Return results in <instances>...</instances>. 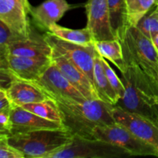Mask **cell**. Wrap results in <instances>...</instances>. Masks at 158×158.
I'll use <instances>...</instances> for the list:
<instances>
[{
    "instance_id": "4316f807",
    "label": "cell",
    "mask_w": 158,
    "mask_h": 158,
    "mask_svg": "<svg viewBox=\"0 0 158 158\" xmlns=\"http://www.w3.org/2000/svg\"><path fill=\"white\" fill-rule=\"evenodd\" d=\"M11 111H0V134L9 135L12 130V122H11Z\"/></svg>"
},
{
    "instance_id": "4dcf8cb0",
    "label": "cell",
    "mask_w": 158,
    "mask_h": 158,
    "mask_svg": "<svg viewBox=\"0 0 158 158\" xmlns=\"http://www.w3.org/2000/svg\"><path fill=\"white\" fill-rule=\"evenodd\" d=\"M20 1L23 2L24 3V4L26 5V6H27V7H29V8L31 7L30 4H29V1H28V0H20Z\"/></svg>"
},
{
    "instance_id": "f546056e",
    "label": "cell",
    "mask_w": 158,
    "mask_h": 158,
    "mask_svg": "<svg viewBox=\"0 0 158 158\" xmlns=\"http://www.w3.org/2000/svg\"><path fill=\"white\" fill-rule=\"evenodd\" d=\"M151 40H152L153 43H154V47L156 48V49H157V51L158 52V33L153 35L151 37Z\"/></svg>"
},
{
    "instance_id": "7a4b0ae2",
    "label": "cell",
    "mask_w": 158,
    "mask_h": 158,
    "mask_svg": "<svg viewBox=\"0 0 158 158\" xmlns=\"http://www.w3.org/2000/svg\"><path fill=\"white\" fill-rule=\"evenodd\" d=\"M125 93L115 106L158 124V86L138 66L122 73Z\"/></svg>"
},
{
    "instance_id": "277c9868",
    "label": "cell",
    "mask_w": 158,
    "mask_h": 158,
    "mask_svg": "<svg viewBox=\"0 0 158 158\" xmlns=\"http://www.w3.org/2000/svg\"><path fill=\"white\" fill-rule=\"evenodd\" d=\"M131 154L120 147L98 139L73 135L63 148L48 155L47 158H117Z\"/></svg>"
},
{
    "instance_id": "d4e9b609",
    "label": "cell",
    "mask_w": 158,
    "mask_h": 158,
    "mask_svg": "<svg viewBox=\"0 0 158 158\" xmlns=\"http://www.w3.org/2000/svg\"><path fill=\"white\" fill-rule=\"evenodd\" d=\"M101 60L102 63H103V69H104L105 73H106V77H107L108 80H109L110 83L112 86V87L115 90L116 94H117V97H118L119 100H120V99H121L123 97L125 93V86L123 85V81L117 77L115 71L110 66L109 63L107 62L106 59L101 56Z\"/></svg>"
},
{
    "instance_id": "d6986e66",
    "label": "cell",
    "mask_w": 158,
    "mask_h": 158,
    "mask_svg": "<svg viewBox=\"0 0 158 158\" xmlns=\"http://www.w3.org/2000/svg\"><path fill=\"white\" fill-rule=\"evenodd\" d=\"M110 20L114 35L121 43L130 29L126 0H107Z\"/></svg>"
},
{
    "instance_id": "5b68a950",
    "label": "cell",
    "mask_w": 158,
    "mask_h": 158,
    "mask_svg": "<svg viewBox=\"0 0 158 158\" xmlns=\"http://www.w3.org/2000/svg\"><path fill=\"white\" fill-rule=\"evenodd\" d=\"M94 139L109 142L126 150L131 156L158 157L157 150L133 134L126 127L119 123L97 127L93 133Z\"/></svg>"
},
{
    "instance_id": "9c48e42d",
    "label": "cell",
    "mask_w": 158,
    "mask_h": 158,
    "mask_svg": "<svg viewBox=\"0 0 158 158\" xmlns=\"http://www.w3.org/2000/svg\"><path fill=\"white\" fill-rule=\"evenodd\" d=\"M34 82L52 99L66 98L77 101L87 100L65 77L52 60L48 69Z\"/></svg>"
},
{
    "instance_id": "ac0fdd59",
    "label": "cell",
    "mask_w": 158,
    "mask_h": 158,
    "mask_svg": "<svg viewBox=\"0 0 158 158\" xmlns=\"http://www.w3.org/2000/svg\"><path fill=\"white\" fill-rule=\"evenodd\" d=\"M94 83L100 100L113 106L117 105L119 101V98L105 73L102 63L101 56L98 53V52L96 54L94 60Z\"/></svg>"
},
{
    "instance_id": "8992f818",
    "label": "cell",
    "mask_w": 158,
    "mask_h": 158,
    "mask_svg": "<svg viewBox=\"0 0 158 158\" xmlns=\"http://www.w3.org/2000/svg\"><path fill=\"white\" fill-rule=\"evenodd\" d=\"M120 43L127 67L158 65V52L152 40L136 26L130 27Z\"/></svg>"
},
{
    "instance_id": "603a6c76",
    "label": "cell",
    "mask_w": 158,
    "mask_h": 158,
    "mask_svg": "<svg viewBox=\"0 0 158 158\" xmlns=\"http://www.w3.org/2000/svg\"><path fill=\"white\" fill-rule=\"evenodd\" d=\"M127 11L130 26H137L140 19L150 9L156 6L155 0H126Z\"/></svg>"
},
{
    "instance_id": "5bb4252c",
    "label": "cell",
    "mask_w": 158,
    "mask_h": 158,
    "mask_svg": "<svg viewBox=\"0 0 158 158\" xmlns=\"http://www.w3.org/2000/svg\"><path fill=\"white\" fill-rule=\"evenodd\" d=\"M52 60L66 79L84 96L87 100H97L99 98L94 83L89 77L63 56L52 50Z\"/></svg>"
},
{
    "instance_id": "7c38bea8",
    "label": "cell",
    "mask_w": 158,
    "mask_h": 158,
    "mask_svg": "<svg viewBox=\"0 0 158 158\" xmlns=\"http://www.w3.org/2000/svg\"><path fill=\"white\" fill-rule=\"evenodd\" d=\"M8 51L12 55L32 58L51 60L52 56V49L45 35L37 33L32 28L29 35H20L10 43Z\"/></svg>"
},
{
    "instance_id": "1f68e13d",
    "label": "cell",
    "mask_w": 158,
    "mask_h": 158,
    "mask_svg": "<svg viewBox=\"0 0 158 158\" xmlns=\"http://www.w3.org/2000/svg\"><path fill=\"white\" fill-rule=\"evenodd\" d=\"M155 3H156V6H158V0H155Z\"/></svg>"
},
{
    "instance_id": "30bf717a",
    "label": "cell",
    "mask_w": 158,
    "mask_h": 158,
    "mask_svg": "<svg viewBox=\"0 0 158 158\" xmlns=\"http://www.w3.org/2000/svg\"><path fill=\"white\" fill-rule=\"evenodd\" d=\"M113 116L117 123L126 127L137 137L154 147L158 152V124L138 114L113 106Z\"/></svg>"
},
{
    "instance_id": "7402d4cb",
    "label": "cell",
    "mask_w": 158,
    "mask_h": 158,
    "mask_svg": "<svg viewBox=\"0 0 158 158\" xmlns=\"http://www.w3.org/2000/svg\"><path fill=\"white\" fill-rule=\"evenodd\" d=\"M22 107L43 118L58 122L63 124V116L61 111L54 99L49 98L37 103H29L23 105Z\"/></svg>"
},
{
    "instance_id": "44dd1931",
    "label": "cell",
    "mask_w": 158,
    "mask_h": 158,
    "mask_svg": "<svg viewBox=\"0 0 158 158\" xmlns=\"http://www.w3.org/2000/svg\"><path fill=\"white\" fill-rule=\"evenodd\" d=\"M47 32H51L56 36L70 43L84 46H91L94 44L92 34L87 27L84 29H73L63 27L55 23L49 26Z\"/></svg>"
},
{
    "instance_id": "8fae6325",
    "label": "cell",
    "mask_w": 158,
    "mask_h": 158,
    "mask_svg": "<svg viewBox=\"0 0 158 158\" xmlns=\"http://www.w3.org/2000/svg\"><path fill=\"white\" fill-rule=\"evenodd\" d=\"M87 25L94 42L117 40L110 20L107 0H88L86 3Z\"/></svg>"
},
{
    "instance_id": "52a82bcc",
    "label": "cell",
    "mask_w": 158,
    "mask_h": 158,
    "mask_svg": "<svg viewBox=\"0 0 158 158\" xmlns=\"http://www.w3.org/2000/svg\"><path fill=\"white\" fill-rule=\"evenodd\" d=\"M45 36L54 52L67 59L83 71L94 83V60L97 52L94 44L84 46L70 43L56 36L49 32H46Z\"/></svg>"
},
{
    "instance_id": "2e32d148",
    "label": "cell",
    "mask_w": 158,
    "mask_h": 158,
    "mask_svg": "<svg viewBox=\"0 0 158 158\" xmlns=\"http://www.w3.org/2000/svg\"><path fill=\"white\" fill-rule=\"evenodd\" d=\"M72 6L66 0H46L38 6L29 9L35 26L47 32L49 27L56 23Z\"/></svg>"
},
{
    "instance_id": "83f0119b",
    "label": "cell",
    "mask_w": 158,
    "mask_h": 158,
    "mask_svg": "<svg viewBox=\"0 0 158 158\" xmlns=\"http://www.w3.org/2000/svg\"><path fill=\"white\" fill-rule=\"evenodd\" d=\"M14 108L12 102L9 100L6 88H0V111L12 110Z\"/></svg>"
},
{
    "instance_id": "d6a6232c",
    "label": "cell",
    "mask_w": 158,
    "mask_h": 158,
    "mask_svg": "<svg viewBox=\"0 0 158 158\" xmlns=\"http://www.w3.org/2000/svg\"><path fill=\"white\" fill-rule=\"evenodd\" d=\"M157 9L158 10V6H157Z\"/></svg>"
},
{
    "instance_id": "e0dca14e",
    "label": "cell",
    "mask_w": 158,
    "mask_h": 158,
    "mask_svg": "<svg viewBox=\"0 0 158 158\" xmlns=\"http://www.w3.org/2000/svg\"><path fill=\"white\" fill-rule=\"evenodd\" d=\"M11 122L12 130L9 134L39 129H59L65 127L62 123L43 118L22 106H15L12 110Z\"/></svg>"
},
{
    "instance_id": "ba28073f",
    "label": "cell",
    "mask_w": 158,
    "mask_h": 158,
    "mask_svg": "<svg viewBox=\"0 0 158 158\" xmlns=\"http://www.w3.org/2000/svg\"><path fill=\"white\" fill-rule=\"evenodd\" d=\"M52 63V59H38L8 54L0 60V70L7 73L13 80L36 81Z\"/></svg>"
},
{
    "instance_id": "f1b7e54d",
    "label": "cell",
    "mask_w": 158,
    "mask_h": 158,
    "mask_svg": "<svg viewBox=\"0 0 158 158\" xmlns=\"http://www.w3.org/2000/svg\"><path fill=\"white\" fill-rule=\"evenodd\" d=\"M141 68L158 86V65L156 66H145Z\"/></svg>"
},
{
    "instance_id": "6da1fadb",
    "label": "cell",
    "mask_w": 158,
    "mask_h": 158,
    "mask_svg": "<svg viewBox=\"0 0 158 158\" xmlns=\"http://www.w3.org/2000/svg\"><path fill=\"white\" fill-rule=\"evenodd\" d=\"M63 116V124L73 135L94 139L93 133L97 127L116 123L113 116V105L100 99L83 101L66 98H56Z\"/></svg>"
},
{
    "instance_id": "3957f363",
    "label": "cell",
    "mask_w": 158,
    "mask_h": 158,
    "mask_svg": "<svg viewBox=\"0 0 158 158\" xmlns=\"http://www.w3.org/2000/svg\"><path fill=\"white\" fill-rule=\"evenodd\" d=\"M73 134L65 127L39 129L8 135V141L25 158H47L72 140Z\"/></svg>"
},
{
    "instance_id": "4fadbf2b",
    "label": "cell",
    "mask_w": 158,
    "mask_h": 158,
    "mask_svg": "<svg viewBox=\"0 0 158 158\" xmlns=\"http://www.w3.org/2000/svg\"><path fill=\"white\" fill-rule=\"evenodd\" d=\"M29 9L20 0H0V21L14 33L29 35L32 29L27 18Z\"/></svg>"
},
{
    "instance_id": "ffe728a7",
    "label": "cell",
    "mask_w": 158,
    "mask_h": 158,
    "mask_svg": "<svg viewBox=\"0 0 158 158\" xmlns=\"http://www.w3.org/2000/svg\"><path fill=\"white\" fill-rule=\"evenodd\" d=\"M94 46L98 53L117 66L121 73L126 71L127 66L123 58L120 42L117 40L94 42Z\"/></svg>"
},
{
    "instance_id": "cb8c5ba5",
    "label": "cell",
    "mask_w": 158,
    "mask_h": 158,
    "mask_svg": "<svg viewBox=\"0 0 158 158\" xmlns=\"http://www.w3.org/2000/svg\"><path fill=\"white\" fill-rule=\"evenodd\" d=\"M136 27L146 36L151 39L153 35L158 33V10L157 6L153 12H148L139 21Z\"/></svg>"
},
{
    "instance_id": "9a60e30c",
    "label": "cell",
    "mask_w": 158,
    "mask_h": 158,
    "mask_svg": "<svg viewBox=\"0 0 158 158\" xmlns=\"http://www.w3.org/2000/svg\"><path fill=\"white\" fill-rule=\"evenodd\" d=\"M6 89L14 107L51 98L38 84L32 81L15 79Z\"/></svg>"
},
{
    "instance_id": "484cf974",
    "label": "cell",
    "mask_w": 158,
    "mask_h": 158,
    "mask_svg": "<svg viewBox=\"0 0 158 158\" xmlns=\"http://www.w3.org/2000/svg\"><path fill=\"white\" fill-rule=\"evenodd\" d=\"M0 158H25L19 150L9 143L7 134H0Z\"/></svg>"
}]
</instances>
